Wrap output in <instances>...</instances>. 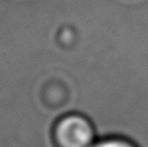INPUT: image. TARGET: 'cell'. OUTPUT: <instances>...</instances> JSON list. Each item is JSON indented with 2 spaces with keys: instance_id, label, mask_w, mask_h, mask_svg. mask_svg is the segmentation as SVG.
<instances>
[{
  "instance_id": "1",
  "label": "cell",
  "mask_w": 148,
  "mask_h": 147,
  "mask_svg": "<svg viewBox=\"0 0 148 147\" xmlns=\"http://www.w3.org/2000/svg\"><path fill=\"white\" fill-rule=\"evenodd\" d=\"M99 135L94 122L79 112L61 116L53 126L56 147H91Z\"/></svg>"
},
{
  "instance_id": "2",
  "label": "cell",
  "mask_w": 148,
  "mask_h": 147,
  "mask_svg": "<svg viewBox=\"0 0 148 147\" xmlns=\"http://www.w3.org/2000/svg\"><path fill=\"white\" fill-rule=\"evenodd\" d=\"M91 147H138V145L125 137L107 135V137H99Z\"/></svg>"
}]
</instances>
